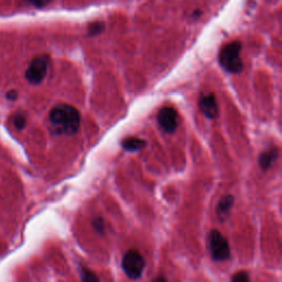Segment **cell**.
I'll list each match as a JSON object with an SVG mask.
<instances>
[{
  "mask_svg": "<svg viewBox=\"0 0 282 282\" xmlns=\"http://www.w3.org/2000/svg\"><path fill=\"white\" fill-rule=\"evenodd\" d=\"M49 120L58 135L72 136L78 133L81 124L79 110L68 104H59L50 111Z\"/></svg>",
  "mask_w": 282,
  "mask_h": 282,
  "instance_id": "6da1fadb",
  "label": "cell"
},
{
  "mask_svg": "<svg viewBox=\"0 0 282 282\" xmlns=\"http://www.w3.org/2000/svg\"><path fill=\"white\" fill-rule=\"evenodd\" d=\"M241 42L235 40L227 43L219 52V63L224 70L232 74H239L242 68V60L240 58Z\"/></svg>",
  "mask_w": 282,
  "mask_h": 282,
  "instance_id": "7a4b0ae2",
  "label": "cell"
},
{
  "mask_svg": "<svg viewBox=\"0 0 282 282\" xmlns=\"http://www.w3.org/2000/svg\"><path fill=\"white\" fill-rule=\"evenodd\" d=\"M208 248L211 258L216 262H223L231 257L230 242L217 230L210 231L208 235Z\"/></svg>",
  "mask_w": 282,
  "mask_h": 282,
  "instance_id": "3957f363",
  "label": "cell"
},
{
  "mask_svg": "<svg viewBox=\"0 0 282 282\" xmlns=\"http://www.w3.org/2000/svg\"><path fill=\"white\" fill-rule=\"evenodd\" d=\"M121 267H123V270L128 278H130L131 280H138L143 273L146 260L138 250L129 249L123 257Z\"/></svg>",
  "mask_w": 282,
  "mask_h": 282,
  "instance_id": "277c9868",
  "label": "cell"
},
{
  "mask_svg": "<svg viewBox=\"0 0 282 282\" xmlns=\"http://www.w3.org/2000/svg\"><path fill=\"white\" fill-rule=\"evenodd\" d=\"M50 65V58L48 55H40L34 58L26 71V79L29 83L37 85L47 76Z\"/></svg>",
  "mask_w": 282,
  "mask_h": 282,
  "instance_id": "5b68a950",
  "label": "cell"
},
{
  "mask_svg": "<svg viewBox=\"0 0 282 282\" xmlns=\"http://www.w3.org/2000/svg\"><path fill=\"white\" fill-rule=\"evenodd\" d=\"M158 123L165 133L172 134L178 128V112L172 107H163L158 112Z\"/></svg>",
  "mask_w": 282,
  "mask_h": 282,
  "instance_id": "8992f818",
  "label": "cell"
},
{
  "mask_svg": "<svg viewBox=\"0 0 282 282\" xmlns=\"http://www.w3.org/2000/svg\"><path fill=\"white\" fill-rule=\"evenodd\" d=\"M200 109L201 111L204 114L205 116L210 119H215L218 114V105H217V101L216 97L214 94H209V95H204L201 97L200 103Z\"/></svg>",
  "mask_w": 282,
  "mask_h": 282,
  "instance_id": "52a82bcc",
  "label": "cell"
},
{
  "mask_svg": "<svg viewBox=\"0 0 282 282\" xmlns=\"http://www.w3.org/2000/svg\"><path fill=\"white\" fill-rule=\"evenodd\" d=\"M234 203H235V197L232 194H226L219 200L216 206V215L219 222L224 223L228 218H230Z\"/></svg>",
  "mask_w": 282,
  "mask_h": 282,
  "instance_id": "ba28073f",
  "label": "cell"
},
{
  "mask_svg": "<svg viewBox=\"0 0 282 282\" xmlns=\"http://www.w3.org/2000/svg\"><path fill=\"white\" fill-rule=\"evenodd\" d=\"M278 156H279V151L276 147H272L268 150L264 151L260 155V157H259V165H260V167L264 171L268 170L272 165V163L276 161Z\"/></svg>",
  "mask_w": 282,
  "mask_h": 282,
  "instance_id": "9c48e42d",
  "label": "cell"
},
{
  "mask_svg": "<svg viewBox=\"0 0 282 282\" xmlns=\"http://www.w3.org/2000/svg\"><path fill=\"white\" fill-rule=\"evenodd\" d=\"M147 142L143 139L137 138V137H129L121 142V147L127 151H138L146 147Z\"/></svg>",
  "mask_w": 282,
  "mask_h": 282,
  "instance_id": "30bf717a",
  "label": "cell"
},
{
  "mask_svg": "<svg viewBox=\"0 0 282 282\" xmlns=\"http://www.w3.org/2000/svg\"><path fill=\"white\" fill-rule=\"evenodd\" d=\"M80 277L82 282H100V279L96 276V273L84 266L80 267Z\"/></svg>",
  "mask_w": 282,
  "mask_h": 282,
  "instance_id": "8fae6325",
  "label": "cell"
},
{
  "mask_svg": "<svg viewBox=\"0 0 282 282\" xmlns=\"http://www.w3.org/2000/svg\"><path fill=\"white\" fill-rule=\"evenodd\" d=\"M104 29H105V24L103 21H95L88 26V34L90 36L97 35L102 33L104 31Z\"/></svg>",
  "mask_w": 282,
  "mask_h": 282,
  "instance_id": "7c38bea8",
  "label": "cell"
},
{
  "mask_svg": "<svg viewBox=\"0 0 282 282\" xmlns=\"http://www.w3.org/2000/svg\"><path fill=\"white\" fill-rule=\"evenodd\" d=\"M231 282H250V278H249V273L245 270H240L236 272Z\"/></svg>",
  "mask_w": 282,
  "mask_h": 282,
  "instance_id": "4fadbf2b",
  "label": "cell"
},
{
  "mask_svg": "<svg viewBox=\"0 0 282 282\" xmlns=\"http://www.w3.org/2000/svg\"><path fill=\"white\" fill-rule=\"evenodd\" d=\"M93 227L97 234L104 235L105 234V220L103 217H95L93 219Z\"/></svg>",
  "mask_w": 282,
  "mask_h": 282,
  "instance_id": "5bb4252c",
  "label": "cell"
},
{
  "mask_svg": "<svg viewBox=\"0 0 282 282\" xmlns=\"http://www.w3.org/2000/svg\"><path fill=\"white\" fill-rule=\"evenodd\" d=\"M13 125L17 129H24L26 126V118L21 114H17V115L13 116Z\"/></svg>",
  "mask_w": 282,
  "mask_h": 282,
  "instance_id": "9a60e30c",
  "label": "cell"
},
{
  "mask_svg": "<svg viewBox=\"0 0 282 282\" xmlns=\"http://www.w3.org/2000/svg\"><path fill=\"white\" fill-rule=\"evenodd\" d=\"M26 2L30 5L36 7V8H43V7H45L49 4L50 0H26Z\"/></svg>",
  "mask_w": 282,
  "mask_h": 282,
  "instance_id": "2e32d148",
  "label": "cell"
},
{
  "mask_svg": "<svg viewBox=\"0 0 282 282\" xmlns=\"http://www.w3.org/2000/svg\"><path fill=\"white\" fill-rule=\"evenodd\" d=\"M6 97H7V100H9V101H16L18 98V93L16 90H9L8 93H7Z\"/></svg>",
  "mask_w": 282,
  "mask_h": 282,
  "instance_id": "e0dca14e",
  "label": "cell"
},
{
  "mask_svg": "<svg viewBox=\"0 0 282 282\" xmlns=\"http://www.w3.org/2000/svg\"><path fill=\"white\" fill-rule=\"evenodd\" d=\"M152 282H169V281H167L164 277H158V278H156Z\"/></svg>",
  "mask_w": 282,
  "mask_h": 282,
  "instance_id": "ac0fdd59",
  "label": "cell"
}]
</instances>
